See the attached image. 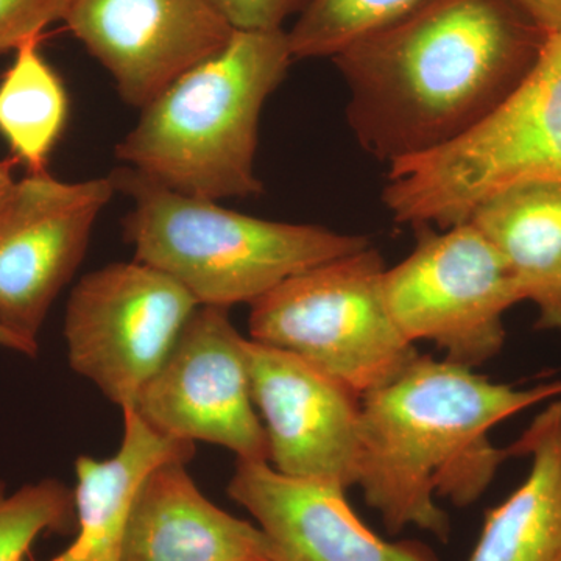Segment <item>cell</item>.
Masks as SVG:
<instances>
[{"label":"cell","instance_id":"6da1fadb","mask_svg":"<svg viewBox=\"0 0 561 561\" xmlns=\"http://www.w3.org/2000/svg\"><path fill=\"white\" fill-rule=\"evenodd\" d=\"M548 36L513 0H427L332 58L351 130L389 165L438 149L518 87Z\"/></svg>","mask_w":561,"mask_h":561},{"label":"cell","instance_id":"7a4b0ae2","mask_svg":"<svg viewBox=\"0 0 561 561\" xmlns=\"http://www.w3.org/2000/svg\"><path fill=\"white\" fill-rule=\"evenodd\" d=\"M561 397V381L515 389L471 367L416 356L360 398L356 485L391 535L405 527L448 541L451 523L437 496L467 507L482 496L516 445L496 448V424Z\"/></svg>","mask_w":561,"mask_h":561},{"label":"cell","instance_id":"3957f363","mask_svg":"<svg viewBox=\"0 0 561 561\" xmlns=\"http://www.w3.org/2000/svg\"><path fill=\"white\" fill-rule=\"evenodd\" d=\"M286 31H234L227 46L144 106L116 147L125 165L192 197L260 195L254 153L264 103L286 79Z\"/></svg>","mask_w":561,"mask_h":561},{"label":"cell","instance_id":"277c9868","mask_svg":"<svg viewBox=\"0 0 561 561\" xmlns=\"http://www.w3.org/2000/svg\"><path fill=\"white\" fill-rule=\"evenodd\" d=\"M110 179L133 202L124 236L135 260L171 276L198 306L253 305L297 273L370 247L364 236L236 213L130 165L114 169Z\"/></svg>","mask_w":561,"mask_h":561},{"label":"cell","instance_id":"5b68a950","mask_svg":"<svg viewBox=\"0 0 561 561\" xmlns=\"http://www.w3.org/2000/svg\"><path fill=\"white\" fill-rule=\"evenodd\" d=\"M527 181L561 183V32L548 36L518 87L474 127L393 162L382 201L400 224L448 230L491 195Z\"/></svg>","mask_w":561,"mask_h":561},{"label":"cell","instance_id":"8992f818","mask_svg":"<svg viewBox=\"0 0 561 561\" xmlns=\"http://www.w3.org/2000/svg\"><path fill=\"white\" fill-rule=\"evenodd\" d=\"M386 272L368 247L284 279L251 305V341L289 351L364 397L419 356L391 316Z\"/></svg>","mask_w":561,"mask_h":561},{"label":"cell","instance_id":"52a82bcc","mask_svg":"<svg viewBox=\"0 0 561 561\" xmlns=\"http://www.w3.org/2000/svg\"><path fill=\"white\" fill-rule=\"evenodd\" d=\"M415 228V250L383 278L398 328L465 367L493 359L505 342L504 313L524 301L511 267L470 221L445 232Z\"/></svg>","mask_w":561,"mask_h":561},{"label":"cell","instance_id":"ba28073f","mask_svg":"<svg viewBox=\"0 0 561 561\" xmlns=\"http://www.w3.org/2000/svg\"><path fill=\"white\" fill-rule=\"evenodd\" d=\"M198 308L175 279L144 262H114L76 284L65 317L70 368L130 409Z\"/></svg>","mask_w":561,"mask_h":561},{"label":"cell","instance_id":"9c48e42d","mask_svg":"<svg viewBox=\"0 0 561 561\" xmlns=\"http://www.w3.org/2000/svg\"><path fill=\"white\" fill-rule=\"evenodd\" d=\"M245 348L228 309L198 306L130 409L165 437L213 443L238 459L268 461Z\"/></svg>","mask_w":561,"mask_h":561},{"label":"cell","instance_id":"30bf717a","mask_svg":"<svg viewBox=\"0 0 561 561\" xmlns=\"http://www.w3.org/2000/svg\"><path fill=\"white\" fill-rule=\"evenodd\" d=\"M110 175L66 183L49 171L14 183L0 209V324L38 345L51 305L79 271L92 228L116 194Z\"/></svg>","mask_w":561,"mask_h":561},{"label":"cell","instance_id":"8fae6325","mask_svg":"<svg viewBox=\"0 0 561 561\" xmlns=\"http://www.w3.org/2000/svg\"><path fill=\"white\" fill-rule=\"evenodd\" d=\"M251 400L268 442V461L291 478L356 485L360 397L289 351L247 339Z\"/></svg>","mask_w":561,"mask_h":561},{"label":"cell","instance_id":"7c38bea8","mask_svg":"<svg viewBox=\"0 0 561 561\" xmlns=\"http://www.w3.org/2000/svg\"><path fill=\"white\" fill-rule=\"evenodd\" d=\"M62 22L138 110L234 33L206 0H68Z\"/></svg>","mask_w":561,"mask_h":561},{"label":"cell","instance_id":"4fadbf2b","mask_svg":"<svg viewBox=\"0 0 561 561\" xmlns=\"http://www.w3.org/2000/svg\"><path fill=\"white\" fill-rule=\"evenodd\" d=\"M228 494L256 519L271 561H438L420 541H387L351 508L346 489L238 459Z\"/></svg>","mask_w":561,"mask_h":561},{"label":"cell","instance_id":"5bb4252c","mask_svg":"<svg viewBox=\"0 0 561 561\" xmlns=\"http://www.w3.org/2000/svg\"><path fill=\"white\" fill-rule=\"evenodd\" d=\"M187 463L164 461L139 483L121 561H271L264 531L210 502Z\"/></svg>","mask_w":561,"mask_h":561},{"label":"cell","instance_id":"9a60e30c","mask_svg":"<svg viewBox=\"0 0 561 561\" xmlns=\"http://www.w3.org/2000/svg\"><path fill=\"white\" fill-rule=\"evenodd\" d=\"M122 413L124 434L117 453L105 460L90 456L76 460V537L69 548L46 561H121L128 511L139 483L164 461L194 459L195 443L151 430L135 409Z\"/></svg>","mask_w":561,"mask_h":561},{"label":"cell","instance_id":"2e32d148","mask_svg":"<svg viewBox=\"0 0 561 561\" xmlns=\"http://www.w3.org/2000/svg\"><path fill=\"white\" fill-rule=\"evenodd\" d=\"M474 225L538 308V330L561 331V183L505 187L472 210Z\"/></svg>","mask_w":561,"mask_h":561},{"label":"cell","instance_id":"e0dca14e","mask_svg":"<svg viewBox=\"0 0 561 561\" xmlns=\"http://www.w3.org/2000/svg\"><path fill=\"white\" fill-rule=\"evenodd\" d=\"M526 481L485 516L468 561H561V397L516 442Z\"/></svg>","mask_w":561,"mask_h":561},{"label":"cell","instance_id":"ac0fdd59","mask_svg":"<svg viewBox=\"0 0 561 561\" xmlns=\"http://www.w3.org/2000/svg\"><path fill=\"white\" fill-rule=\"evenodd\" d=\"M68 114L65 83L41 55L39 39L22 44L0 80V135L28 173L47 172Z\"/></svg>","mask_w":561,"mask_h":561},{"label":"cell","instance_id":"d6986e66","mask_svg":"<svg viewBox=\"0 0 561 561\" xmlns=\"http://www.w3.org/2000/svg\"><path fill=\"white\" fill-rule=\"evenodd\" d=\"M427 0H311L287 32L294 60L334 58Z\"/></svg>","mask_w":561,"mask_h":561},{"label":"cell","instance_id":"ffe728a7","mask_svg":"<svg viewBox=\"0 0 561 561\" xmlns=\"http://www.w3.org/2000/svg\"><path fill=\"white\" fill-rule=\"evenodd\" d=\"M76 527V493L65 482L47 478L9 493L0 481V561H24L41 535Z\"/></svg>","mask_w":561,"mask_h":561},{"label":"cell","instance_id":"44dd1931","mask_svg":"<svg viewBox=\"0 0 561 561\" xmlns=\"http://www.w3.org/2000/svg\"><path fill=\"white\" fill-rule=\"evenodd\" d=\"M68 0H0V55L39 39L54 22L62 21Z\"/></svg>","mask_w":561,"mask_h":561},{"label":"cell","instance_id":"7402d4cb","mask_svg":"<svg viewBox=\"0 0 561 561\" xmlns=\"http://www.w3.org/2000/svg\"><path fill=\"white\" fill-rule=\"evenodd\" d=\"M239 32L284 31L291 16H300L311 0H206Z\"/></svg>","mask_w":561,"mask_h":561},{"label":"cell","instance_id":"603a6c76","mask_svg":"<svg viewBox=\"0 0 561 561\" xmlns=\"http://www.w3.org/2000/svg\"><path fill=\"white\" fill-rule=\"evenodd\" d=\"M513 2L548 35L561 32V0H513Z\"/></svg>","mask_w":561,"mask_h":561},{"label":"cell","instance_id":"cb8c5ba5","mask_svg":"<svg viewBox=\"0 0 561 561\" xmlns=\"http://www.w3.org/2000/svg\"><path fill=\"white\" fill-rule=\"evenodd\" d=\"M0 348L16 351V353L24 354L27 357L38 356L39 346L32 345L20 335L7 330L5 327L0 324Z\"/></svg>","mask_w":561,"mask_h":561},{"label":"cell","instance_id":"d4e9b609","mask_svg":"<svg viewBox=\"0 0 561 561\" xmlns=\"http://www.w3.org/2000/svg\"><path fill=\"white\" fill-rule=\"evenodd\" d=\"M16 180L13 179V161H0V209L9 201Z\"/></svg>","mask_w":561,"mask_h":561}]
</instances>
